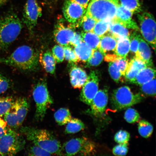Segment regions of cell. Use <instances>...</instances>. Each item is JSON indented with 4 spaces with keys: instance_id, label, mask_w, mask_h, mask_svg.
I'll list each match as a JSON object with an SVG mask.
<instances>
[{
    "instance_id": "cell-1",
    "label": "cell",
    "mask_w": 156,
    "mask_h": 156,
    "mask_svg": "<svg viewBox=\"0 0 156 156\" xmlns=\"http://www.w3.org/2000/svg\"><path fill=\"white\" fill-rule=\"evenodd\" d=\"M39 55L31 47H19L9 56L0 58V63L25 71H34L39 66Z\"/></svg>"
},
{
    "instance_id": "cell-2",
    "label": "cell",
    "mask_w": 156,
    "mask_h": 156,
    "mask_svg": "<svg viewBox=\"0 0 156 156\" xmlns=\"http://www.w3.org/2000/svg\"><path fill=\"white\" fill-rule=\"evenodd\" d=\"M20 132L27 139L49 152L52 155H61L62 145L51 133L30 126L22 127Z\"/></svg>"
},
{
    "instance_id": "cell-3",
    "label": "cell",
    "mask_w": 156,
    "mask_h": 156,
    "mask_svg": "<svg viewBox=\"0 0 156 156\" xmlns=\"http://www.w3.org/2000/svg\"><path fill=\"white\" fill-rule=\"evenodd\" d=\"M22 29V22L14 13L0 18V50H5L16 40Z\"/></svg>"
},
{
    "instance_id": "cell-4",
    "label": "cell",
    "mask_w": 156,
    "mask_h": 156,
    "mask_svg": "<svg viewBox=\"0 0 156 156\" xmlns=\"http://www.w3.org/2000/svg\"><path fill=\"white\" fill-rule=\"evenodd\" d=\"M119 4V0H90L86 14L97 21H112L116 16Z\"/></svg>"
},
{
    "instance_id": "cell-5",
    "label": "cell",
    "mask_w": 156,
    "mask_h": 156,
    "mask_svg": "<svg viewBox=\"0 0 156 156\" xmlns=\"http://www.w3.org/2000/svg\"><path fill=\"white\" fill-rule=\"evenodd\" d=\"M33 97L36 104L35 117L38 121L43 119L47 111L53 101L48 91L46 80L41 79L34 85L33 91Z\"/></svg>"
},
{
    "instance_id": "cell-6",
    "label": "cell",
    "mask_w": 156,
    "mask_h": 156,
    "mask_svg": "<svg viewBox=\"0 0 156 156\" xmlns=\"http://www.w3.org/2000/svg\"><path fill=\"white\" fill-rule=\"evenodd\" d=\"M96 152L95 144L85 136L73 138L62 146L61 155H91Z\"/></svg>"
},
{
    "instance_id": "cell-7",
    "label": "cell",
    "mask_w": 156,
    "mask_h": 156,
    "mask_svg": "<svg viewBox=\"0 0 156 156\" xmlns=\"http://www.w3.org/2000/svg\"><path fill=\"white\" fill-rule=\"evenodd\" d=\"M143 99L141 94H134L129 87L123 86L113 91L111 101L113 108L122 110L141 102Z\"/></svg>"
},
{
    "instance_id": "cell-8",
    "label": "cell",
    "mask_w": 156,
    "mask_h": 156,
    "mask_svg": "<svg viewBox=\"0 0 156 156\" xmlns=\"http://www.w3.org/2000/svg\"><path fill=\"white\" fill-rule=\"evenodd\" d=\"M25 143L23 136L8 126L0 138V155H14L24 149Z\"/></svg>"
},
{
    "instance_id": "cell-9",
    "label": "cell",
    "mask_w": 156,
    "mask_h": 156,
    "mask_svg": "<svg viewBox=\"0 0 156 156\" xmlns=\"http://www.w3.org/2000/svg\"><path fill=\"white\" fill-rule=\"evenodd\" d=\"M62 10L64 18L70 23L72 28L81 26L87 9L70 0H66Z\"/></svg>"
},
{
    "instance_id": "cell-10",
    "label": "cell",
    "mask_w": 156,
    "mask_h": 156,
    "mask_svg": "<svg viewBox=\"0 0 156 156\" xmlns=\"http://www.w3.org/2000/svg\"><path fill=\"white\" fill-rule=\"evenodd\" d=\"M137 17L142 36L155 50L156 23L154 17L151 13L147 12L138 14Z\"/></svg>"
},
{
    "instance_id": "cell-11",
    "label": "cell",
    "mask_w": 156,
    "mask_h": 156,
    "mask_svg": "<svg viewBox=\"0 0 156 156\" xmlns=\"http://www.w3.org/2000/svg\"><path fill=\"white\" fill-rule=\"evenodd\" d=\"M42 15V9L37 0H27L23 10V22L30 32H32Z\"/></svg>"
},
{
    "instance_id": "cell-12",
    "label": "cell",
    "mask_w": 156,
    "mask_h": 156,
    "mask_svg": "<svg viewBox=\"0 0 156 156\" xmlns=\"http://www.w3.org/2000/svg\"><path fill=\"white\" fill-rule=\"evenodd\" d=\"M99 78L95 71H91L82 89L80 99L85 104L90 105L94 97L98 91Z\"/></svg>"
},
{
    "instance_id": "cell-13",
    "label": "cell",
    "mask_w": 156,
    "mask_h": 156,
    "mask_svg": "<svg viewBox=\"0 0 156 156\" xmlns=\"http://www.w3.org/2000/svg\"><path fill=\"white\" fill-rule=\"evenodd\" d=\"M108 99V90L105 89L98 91L90 105L91 113L95 116L102 115L106 110Z\"/></svg>"
},
{
    "instance_id": "cell-14",
    "label": "cell",
    "mask_w": 156,
    "mask_h": 156,
    "mask_svg": "<svg viewBox=\"0 0 156 156\" xmlns=\"http://www.w3.org/2000/svg\"><path fill=\"white\" fill-rule=\"evenodd\" d=\"M75 32L73 29L64 25V23L58 22L55 27L54 36L56 42L64 47L70 46Z\"/></svg>"
},
{
    "instance_id": "cell-15",
    "label": "cell",
    "mask_w": 156,
    "mask_h": 156,
    "mask_svg": "<svg viewBox=\"0 0 156 156\" xmlns=\"http://www.w3.org/2000/svg\"><path fill=\"white\" fill-rule=\"evenodd\" d=\"M133 13L119 4L117 9L116 16L112 21L120 23L127 29L138 31L139 30L137 24L132 19Z\"/></svg>"
},
{
    "instance_id": "cell-16",
    "label": "cell",
    "mask_w": 156,
    "mask_h": 156,
    "mask_svg": "<svg viewBox=\"0 0 156 156\" xmlns=\"http://www.w3.org/2000/svg\"><path fill=\"white\" fill-rule=\"evenodd\" d=\"M69 76L71 84L75 89L82 88L87 77L84 70L74 65L70 70Z\"/></svg>"
},
{
    "instance_id": "cell-17",
    "label": "cell",
    "mask_w": 156,
    "mask_h": 156,
    "mask_svg": "<svg viewBox=\"0 0 156 156\" xmlns=\"http://www.w3.org/2000/svg\"><path fill=\"white\" fill-rule=\"evenodd\" d=\"M29 105L25 98H20L15 101L11 108L14 111L19 121L20 126L22 124L29 110Z\"/></svg>"
},
{
    "instance_id": "cell-18",
    "label": "cell",
    "mask_w": 156,
    "mask_h": 156,
    "mask_svg": "<svg viewBox=\"0 0 156 156\" xmlns=\"http://www.w3.org/2000/svg\"><path fill=\"white\" fill-rule=\"evenodd\" d=\"M135 55L136 57L145 62L147 67L153 66L151 49L147 42L141 37L140 38L139 46Z\"/></svg>"
},
{
    "instance_id": "cell-19",
    "label": "cell",
    "mask_w": 156,
    "mask_h": 156,
    "mask_svg": "<svg viewBox=\"0 0 156 156\" xmlns=\"http://www.w3.org/2000/svg\"><path fill=\"white\" fill-rule=\"evenodd\" d=\"M39 61L48 73L54 75L55 73L56 62L52 52L47 50L39 55Z\"/></svg>"
},
{
    "instance_id": "cell-20",
    "label": "cell",
    "mask_w": 156,
    "mask_h": 156,
    "mask_svg": "<svg viewBox=\"0 0 156 156\" xmlns=\"http://www.w3.org/2000/svg\"><path fill=\"white\" fill-rule=\"evenodd\" d=\"M117 40L110 34H106L101 38L98 49L105 55L106 52L115 51Z\"/></svg>"
},
{
    "instance_id": "cell-21",
    "label": "cell",
    "mask_w": 156,
    "mask_h": 156,
    "mask_svg": "<svg viewBox=\"0 0 156 156\" xmlns=\"http://www.w3.org/2000/svg\"><path fill=\"white\" fill-rule=\"evenodd\" d=\"M155 70L151 67H147L139 72L132 83L141 86L155 78Z\"/></svg>"
},
{
    "instance_id": "cell-22",
    "label": "cell",
    "mask_w": 156,
    "mask_h": 156,
    "mask_svg": "<svg viewBox=\"0 0 156 156\" xmlns=\"http://www.w3.org/2000/svg\"><path fill=\"white\" fill-rule=\"evenodd\" d=\"M74 51L79 61L86 63L93 55L94 50L83 41L74 47Z\"/></svg>"
},
{
    "instance_id": "cell-23",
    "label": "cell",
    "mask_w": 156,
    "mask_h": 156,
    "mask_svg": "<svg viewBox=\"0 0 156 156\" xmlns=\"http://www.w3.org/2000/svg\"><path fill=\"white\" fill-rule=\"evenodd\" d=\"M108 32L117 40L121 38L127 37H129L130 34L127 28L114 21H111Z\"/></svg>"
},
{
    "instance_id": "cell-24",
    "label": "cell",
    "mask_w": 156,
    "mask_h": 156,
    "mask_svg": "<svg viewBox=\"0 0 156 156\" xmlns=\"http://www.w3.org/2000/svg\"><path fill=\"white\" fill-rule=\"evenodd\" d=\"M130 46V42L129 37L119 38L117 40L115 53L119 57L126 58L129 52Z\"/></svg>"
},
{
    "instance_id": "cell-25",
    "label": "cell",
    "mask_w": 156,
    "mask_h": 156,
    "mask_svg": "<svg viewBox=\"0 0 156 156\" xmlns=\"http://www.w3.org/2000/svg\"><path fill=\"white\" fill-rule=\"evenodd\" d=\"M83 41L94 50L98 49L101 38L92 32H83L81 34Z\"/></svg>"
},
{
    "instance_id": "cell-26",
    "label": "cell",
    "mask_w": 156,
    "mask_h": 156,
    "mask_svg": "<svg viewBox=\"0 0 156 156\" xmlns=\"http://www.w3.org/2000/svg\"><path fill=\"white\" fill-rule=\"evenodd\" d=\"M54 116L56 122L60 126L67 124L72 118L69 110L65 108L58 109L55 113Z\"/></svg>"
},
{
    "instance_id": "cell-27",
    "label": "cell",
    "mask_w": 156,
    "mask_h": 156,
    "mask_svg": "<svg viewBox=\"0 0 156 156\" xmlns=\"http://www.w3.org/2000/svg\"><path fill=\"white\" fill-rule=\"evenodd\" d=\"M85 128L81 120L76 118H72L66 126L65 132L67 134H73L83 130Z\"/></svg>"
},
{
    "instance_id": "cell-28",
    "label": "cell",
    "mask_w": 156,
    "mask_h": 156,
    "mask_svg": "<svg viewBox=\"0 0 156 156\" xmlns=\"http://www.w3.org/2000/svg\"><path fill=\"white\" fill-rule=\"evenodd\" d=\"M111 22L110 20L97 21L92 32L101 38L108 32Z\"/></svg>"
},
{
    "instance_id": "cell-29",
    "label": "cell",
    "mask_w": 156,
    "mask_h": 156,
    "mask_svg": "<svg viewBox=\"0 0 156 156\" xmlns=\"http://www.w3.org/2000/svg\"><path fill=\"white\" fill-rule=\"evenodd\" d=\"M138 130L140 135L142 137L147 138L153 133V127L147 121L141 120L138 124Z\"/></svg>"
},
{
    "instance_id": "cell-30",
    "label": "cell",
    "mask_w": 156,
    "mask_h": 156,
    "mask_svg": "<svg viewBox=\"0 0 156 156\" xmlns=\"http://www.w3.org/2000/svg\"><path fill=\"white\" fill-rule=\"evenodd\" d=\"M120 5L133 13L141 11V6L139 0H120Z\"/></svg>"
},
{
    "instance_id": "cell-31",
    "label": "cell",
    "mask_w": 156,
    "mask_h": 156,
    "mask_svg": "<svg viewBox=\"0 0 156 156\" xmlns=\"http://www.w3.org/2000/svg\"><path fill=\"white\" fill-rule=\"evenodd\" d=\"M104 56L98 49L94 50L92 56L86 62L85 67L90 68L99 66L102 62Z\"/></svg>"
},
{
    "instance_id": "cell-32",
    "label": "cell",
    "mask_w": 156,
    "mask_h": 156,
    "mask_svg": "<svg viewBox=\"0 0 156 156\" xmlns=\"http://www.w3.org/2000/svg\"><path fill=\"white\" fill-rule=\"evenodd\" d=\"M15 101L12 98H0V117L4 116L12 107Z\"/></svg>"
},
{
    "instance_id": "cell-33",
    "label": "cell",
    "mask_w": 156,
    "mask_h": 156,
    "mask_svg": "<svg viewBox=\"0 0 156 156\" xmlns=\"http://www.w3.org/2000/svg\"><path fill=\"white\" fill-rule=\"evenodd\" d=\"M10 128H17L20 126L19 121L14 111L11 108L4 115V119Z\"/></svg>"
},
{
    "instance_id": "cell-34",
    "label": "cell",
    "mask_w": 156,
    "mask_h": 156,
    "mask_svg": "<svg viewBox=\"0 0 156 156\" xmlns=\"http://www.w3.org/2000/svg\"><path fill=\"white\" fill-rule=\"evenodd\" d=\"M108 71L111 77L117 83L123 81L124 77L121 73L115 62H110L109 65Z\"/></svg>"
},
{
    "instance_id": "cell-35",
    "label": "cell",
    "mask_w": 156,
    "mask_h": 156,
    "mask_svg": "<svg viewBox=\"0 0 156 156\" xmlns=\"http://www.w3.org/2000/svg\"><path fill=\"white\" fill-rule=\"evenodd\" d=\"M140 86H141V92L147 96H155L156 90L155 78Z\"/></svg>"
},
{
    "instance_id": "cell-36",
    "label": "cell",
    "mask_w": 156,
    "mask_h": 156,
    "mask_svg": "<svg viewBox=\"0 0 156 156\" xmlns=\"http://www.w3.org/2000/svg\"><path fill=\"white\" fill-rule=\"evenodd\" d=\"M136 31L134 30L130 34L129 37L130 42V50L132 54H136L139 46L141 35Z\"/></svg>"
},
{
    "instance_id": "cell-37",
    "label": "cell",
    "mask_w": 156,
    "mask_h": 156,
    "mask_svg": "<svg viewBox=\"0 0 156 156\" xmlns=\"http://www.w3.org/2000/svg\"><path fill=\"white\" fill-rule=\"evenodd\" d=\"M97 21L92 17L85 14L81 26L82 27L83 32H92Z\"/></svg>"
},
{
    "instance_id": "cell-38",
    "label": "cell",
    "mask_w": 156,
    "mask_h": 156,
    "mask_svg": "<svg viewBox=\"0 0 156 156\" xmlns=\"http://www.w3.org/2000/svg\"><path fill=\"white\" fill-rule=\"evenodd\" d=\"M124 119L129 123H134L140 119V116L138 112L135 109L129 108L126 111L124 114Z\"/></svg>"
},
{
    "instance_id": "cell-39",
    "label": "cell",
    "mask_w": 156,
    "mask_h": 156,
    "mask_svg": "<svg viewBox=\"0 0 156 156\" xmlns=\"http://www.w3.org/2000/svg\"><path fill=\"white\" fill-rule=\"evenodd\" d=\"M52 54L57 63H61L64 59V47L59 44L52 48Z\"/></svg>"
},
{
    "instance_id": "cell-40",
    "label": "cell",
    "mask_w": 156,
    "mask_h": 156,
    "mask_svg": "<svg viewBox=\"0 0 156 156\" xmlns=\"http://www.w3.org/2000/svg\"><path fill=\"white\" fill-rule=\"evenodd\" d=\"M27 154L30 156H50L52 155L49 152L39 146L35 145L31 146L27 149Z\"/></svg>"
},
{
    "instance_id": "cell-41",
    "label": "cell",
    "mask_w": 156,
    "mask_h": 156,
    "mask_svg": "<svg viewBox=\"0 0 156 156\" xmlns=\"http://www.w3.org/2000/svg\"><path fill=\"white\" fill-rule=\"evenodd\" d=\"M64 58L70 64H73L79 61L75 51L69 46L64 47Z\"/></svg>"
},
{
    "instance_id": "cell-42",
    "label": "cell",
    "mask_w": 156,
    "mask_h": 156,
    "mask_svg": "<svg viewBox=\"0 0 156 156\" xmlns=\"http://www.w3.org/2000/svg\"><path fill=\"white\" fill-rule=\"evenodd\" d=\"M130 137V134L126 130H120L115 135L114 139L119 144L128 143Z\"/></svg>"
},
{
    "instance_id": "cell-43",
    "label": "cell",
    "mask_w": 156,
    "mask_h": 156,
    "mask_svg": "<svg viewBox=\"0 0 156 156\" xmlns=\"http://www.w3.org/2000/svg\"><path fill=\"white\" fill-rule=\"evenodd\" d=\"M114 62H115L119 69L120 70L121 73L124 77L129 64L128 60L127 58L119 57Z\"/></svg>"
},
{
    "instance_id": "cell-44",
    "label": "cell",
    "mask_w": 156,
    "mask_h": 156,
    "mask_svg": "<svg viewBox=\"0 0 156 156\" xmlns=\"http://www.w3.org/2000/svg\"><path fill=\"white\" fill-rule=\"evenodd\" d=\"M128 143L119 144L113 148L112 153L115 155L125 156L126 155L128 150Z\"/></svg>"
},
{
    "instance_id": "cell-45",
    "label": "cell",
    "mask_w": 156,
    "mask_h": 156,
    "mask_svg": "<svg viewBox=\"0 0 156 156\" xmlns=\"http://www.w3.org/2000/svg\"><path fill=\"white\" fill-rule=\"evenodd\" d=\"M128 65L139 70L140 71L147 67L145 62L136 56L132 58L129 63Z\"/></svg>"
},
{
    "instance_id": "cell-46",
    "label": "cell",
    "mask_w": 156,
    "mask_h": 156,
    "mask_svg": "<svg viewBox=\"0 0 156 156\" xmlns=\"http://www.w3.org/2000/svg\"><path fill=\"white\" fill-rule=\"evenodd\" d=\"M9 80L4 76L0 75V94L4 93L9 89Z\"/></svg>"
},
{
    "instance_id": "cell-47",
    "label": "cell",
    "mask_w": 156,
    "mask_h": 156,
    "mask_svg": "<svg viewBox=\"0 0 156 156\" xmlns=\"http://www.w3.org/2000/svg\"><path fill=\"white\" fill-rule=\"evenodd\" d=\"M82 42H83V39L81 34H80L77 32H75L74 36L70 42V45L75 47Z\"/></svg>"
},
{
    "instance_id": "cell-48",
    "label": "cell",
    "mask_w": 156,
    "mask_h": 156,
    "mask_svg": "<svg viewBox=\"0 0 156 156\" xmlns=\"http://www.w3.org/2000/svg\"><path fill=\"white\" fill-rule=\"evenodd\" d=\"M8 126L4 120L0 117V138L7 131Z\"/></svg>"
},
{
    "instance_id": "cell-49",
    "label": "cell",
    "mask_w": 156,
    "mask_h": 156,
    "mask_svg": "<svg viewBox=\"0 0 156 156\" xmlns=\"http://www.w3.org/2000/svg\"><path fill=\"white\" fill-rule=\"evenodd\" d=\"M105 60L107 62H113L119 56L117 55L114 54H106L105 55Z\"/></svg>"
},
{
    "instance_id": "cell-50",
    "label": "cell",
    "mask_w": 156,
    "mask_h": 156,
    "mask_svg": "<svg viewBox=\"0 0 156 156\" xmlns=\"http://www.w3.org/2000/svg\"><path fill=\"white\" fill-rule=\"evenodd\" d=\"M78 4L87 9L90 0H70Z\"/></svg>"
},
{
    "instance_id": "cell-51",
    "label": "cell",
    "mask_w": 156,
    "mask_h": 156,
    "mask_svg": "<svg viewBox=\"0 0 156 156\" xmlns=\"http://www.w3.org/2000/svg\"><path fill=\"white\" fill-rule=\"evenodd\" d=\"M9 1V0H0V7L4 5Z\"/></svg>"
}]
</instances>
